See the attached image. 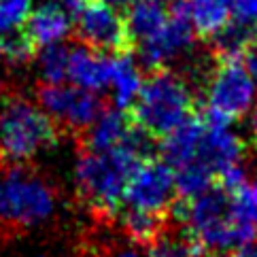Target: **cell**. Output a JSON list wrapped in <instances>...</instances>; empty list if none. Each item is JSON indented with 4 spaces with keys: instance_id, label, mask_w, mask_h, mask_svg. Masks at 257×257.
I'll return each instance as SVG.
<instances>
[{
    "instance_id": "6da1fadb",
    "label": "cell",
    "mask_w": 257,
    "mask_h": 257,
    "mask_svg": "<svg viewBox=\"0 0 257 257\" xmlns=\"http://www.w3.org/2000/svg\"><path fill=\"white\" fill-rule=\"evenodd\" d=\"M174 215L202 257H229L257 240V229L238 217L232 194L219 183L194 200H181Z\"/></svg>"
},
{
    "instance_id": "7a4b0ae2",
    "label": "cell",
    "mask_w": 257,
    "mask_h": 257,
    "mask_svg": "<svg viewBox=\"0 0 257 257\" xmlns=\"http://www.w3.org/2000/svg\"><path fill=\"white\" fill-rule=\"evenodd\" d=\"M143 162L141 155L125 145L108 153L85 149L75 164L79 200L98 217H119L127 183Z\"/></svg>"
},
{
    "instance_id": "3957f363",
    "label": "cell",
    "mask_w": 257,
    "mask_h": 257,
    "mask_svg": "<svg viewBox=\"0 0 257 257\" xmlns=\"http://www.w3.org/2000/svg\"><path fill=\"white\" fill-rule=\"evenodd\" d=\"M194 91L181 75L172 70H153L145 77L139 100L130 108V117L151 139H166L194 117Z\"/></svg>"
},
{
    "instance_id": "277c9868",
    "label": "cell",
    "mask_w": 257,
    "mask_h": 257,
    "mask_svg": "<svg viewBox=\"0 0 257 257\" xmlns=\"http://www.w3.org/2000/svg\"><path fill=\"white\" fill-rule=\"evenodd\" d=\"M58 136V123L39 104L11 100L0 111V160L11 166H22L53 147Z\"/></svg>"
},
{
    "instance_id": "5b68a950",
    "label": "cell",
    "mask_w": 257,
    "mask_h": 257,
    "mask_svg": "<svg viewBox=\"0 0 257 257\" xmlns=\"http://www.w3.org/2000/svg\"><path fill=\"white\" fill-rule=\"evenodd\" d=\"M56 191L41 174L26 166H11L0 174V223L30 229L56 213Z\"/></svg>"
},
{
    "instance_id": "8992f818",
    "label": "cell",
    "mask_w": 257,
    "mask_h": 257,
    "mask_svg": "<svg viewBox=\"0 0 257 257\" xmlns=\"http://www.w3.org/2000/svg\"><path fill=\"white\" fill-rule=\"evenodd\" d=\"M204 117L232 125L257 102V81L244 60H217L204 85Z\"/></svg>"
},
{
    "instance_id": "52a82bcc",
    "label": "cell",
    "mask_w": 257,
    "mask_h": 257,
    "mask_svg": "<svg viewBox=\"0 0 257 257\" xmlns=\"http://www.w3.org/2000/svg\"><path fill=\"white\" fill-rule=\"evenodd\" d=\"M177 191V177L174 170L164 160H145L134 170L125 189L123 208L141 210V213L168 217L170 206L174 204Z\"/></svg>"
},
{
    "instance_id": "ba28073f",
    "label": "cell",
    "mask_w": 257,
    "mask_h": 257,
    "mask_svg": "<svg viewBox=\"0 0 257 257\" xmlns=\"http://www.w3.org/2000/svg\"><path fill=\"white\" fill-rule=\"evenodd\" d=\"M75 26L79 39L91 49L119 56L134 47L125 15L106 0H89L83 13L75 20Z\"/></svg>"
},
{
    "instance_id": "9c48e42d",
    "label": "cell",
    "mask_w": 257,
    "mask_h": 257,
    "mask_svg": "<svg viewBox=\"0 0 257 257\" xmlns=\"http://www.w3.org/2000/svg\"><path fill=\"white\" fill-rule=\"evenodd\" d=\"M198 34L191 26L185 3L183 0H172L170 3V15L166 26L153 34L151 39L139 45V58L147 68L151 70H166L172 62L187 56L194 47Z\"/></svg>"
},
{
    "instance_id": "30bf717a",
    "label": "cell",
    "mask_w": 257,
    "mask_h": 257,
    "mask_svg": "<svg viewBox=\"0 0 257 257\" xmlns=\"http://www.w3.org/2000/svg\"><path fill=\"white\" fill-rule=\"evenodd\" d=\"M39 106L53 121L72 132H87L104 111L98 94L77 85H43L39 89Z\"/></svg>"
},
{
    "instance_id": "8fae6325",
    "label": "cell",
    "mask_w": 257,
    "mask_h": 257,
    "mask_svg": "<svg viewBox=\"0 0 257 257\" xmlns=\"http://www.w3.org/2000/svg\"><path fill=\"white\" fill-rule=\"evenodd\" d=\"M202 119H204V134H202L196 160L189 166L204 168L219 183L229 170L242 166L244 143L229 123L215 121V119H208L204 115Z\"/></svg>"
},
{
    "instance_id": "7c38bea8",
    "label": "cell",
    "mask_w": 257,
    "mask_h": 257,
    "mask_svg": "<svg viewBox=\"0 0 257 257\" xmlns=\"http://www.w3.org/2000/svg\"><path fill=\"white\" fill-rule=\"evenodd\" d=\"M115 72V56L98 49H91L87 45H77L70 49L68 56V83L81 89H87L91 94L111 89Z\"/></svg>"
},
{
    "instance_id": "4fadbf2b",
    "label": "cell",
    "mask_w": 257,
    "mask_h": 257,
    "mask_svg": "<svg viewBox=\"0 0 257 257\" xmlns=\"http://www.w3.org/2000/svg\"><path fill=\"white\" fill-rule=\"evenodd\" d=\"M72 26H75V20L64 11V7L58 0H47V3L32 9L22 30L28 34L36 49H45L51 45H62L64 39L72 32Z\"/></svg>"
},
{
    "instance_id": "5bb4252c",
    "label": "cell",
    "mask_w": 257,
    "mask_h": 257,
    "mask_svg": "<svg viewBox=\"0 0 257 257\" xmlns=\"http://www.w3.org/2000/svg\"><path fill=\"white\" fill-rule=\"evenodd\" d=\"M134 130V121L121 108H104L94 125L85 132V149L96 153H108L123 147Z\"/></svg>"
},
{
    "instance_id": "9a60e30c",
    "label": "cell",
    "mask_w": 257,
    "mask_h": 257,
    "mask_svg": "<svg viewBox=\"0 0 257 257\" xmlns=\"http://www.w3.org/2000/svg\"><path fill=\"white\" fill-rule=\"evenodd\" d=\"M200 39L215 41L234 22V0H183Z\"/></svg>"
},
{
    "instance_id": "2e32d148",
    "label": "cell",
    "mask_w": 257,
    "mask_h": 257,
    "mask_svg": "<svg viewBox=\"0 0 257 257\" xmlns=\"http://www.w3.org/2000/svg\"><path fill=\"white\" fill-rule=\"evenodd\" d=\"M202 134H204V119L194 115L185 125H181L177 132H172L162 141V160L172 170L194 164Z\"/></svg>"
},
{
    "instance_id": "e0dca14e",
    "label": "cell",
    "mask_w": 257,
    "mask_h": 257,
    "mask_svg": "<svg viewBox=\"0 0 257 257\" xmlns=\"http://www.w3.org/2000/svg\"><path fill=\"white\" fill-rule=\"evenodd\" d=\"M145 85L143 70L139 66V62H134L127 53H119L115 56V72L111 81V96L117 108H132L134 102L141 96V89Z\"/></svg>"
},
{
    "instance_id": "ac0fdd59",
    "label": "cell",
    "mask_w": 257,
    "mask_h": 257,
    "mask_svg": "<svg viewBox=\"0 0 257 257\" xmlns=\"http://www.w3.org/2000/svg\"><path fill=\"white\" fill-rule=\"evenodd\" d=\"M170 5L160 0H141L127 9V28L134 39V45H141L153 34H158L168 22Z\"/></svg>"
},
{
    "instance_id": "d6986e66",
    "label": "cell",
    "mask_w": 257,
    "mask_h": 257,
    "mask_svg": "<svg viewBox=\"0 0 257 257\" xmlns=\"http://www.w3.org/2000/svg\"><path fill=\"white\" fill-rule=\"evenodd\" d=\"M119 221H121L123 232L130 240L151 246L158 238H162L164 234H166L168 217L141 213V210H132V208H121Z\"/></svg>"
},
{
    "instance_id": "ffe728a7",
    "label": "cell",
    "mask_w": 257,
    "mask_h": 257,
    "mask_svg": "<svg viewBox=\"0 0 257 257\" xmlns=\"http://www.w3.org/2000/svg\"><path fill=\"white\" fill-rule=\"evenodd\" d=\"M213 43L219 60H244V56L257 43V30L251 26L232 22Z\"/></svg>"
},
{
    "instance_id": "44dd1931",
    "label": "cell",
    "mask_w": 257,
    "mask_h": 257,
    "mask_svg": "<svg viewBox=\"0 0 257 257\" xmlns=\"http://www.w3.org/2000/svg\"><path fill=\"white\" fill-rule=\"evenodd\" d=\"M68 56L70 49L66 45H51L39 53V70L43 85H62L68 81Z\"/></svg>"
},
{
    "instance_id": "7402d4cb",
    "label": "cell",
    "mask_w": 257,
    "mask_h": 257,
    "mask_svg": "<svg viewBox=\"0 0 257 257\" xmlns=\"http://www.w3.org/2000/svg\"><path fill=\"white\" fill-rule=\"evenodd\" d=\"M36 56V45L24 30L0 32V58L9 64H26Z\"/></svg>"
},
{
    "instance_id": "603a6c76",
    "label": "cell",
    "mask_w": 257,
    "mask_h": 257,
    "mask_svg": "<svg viewBox=\"0 0 257 257\" xmlns=\"http://www.w3.org/2000/svg\"><path fill=\"white\" fill-rule=\"evenodd\" d=\"M147 257H202V255L185 234L181 236L164 234L149 246Z\"/></svg>"
},
{
    "instance_id": "cb8c5ba5",
    "label": "cell",
    "mask_w": 257,
    "mask_h": 257,
    "mask_svg": "<svg viewBox=\"0 0 257 257\" xmlns=\"http://www.w3.org/2000/svg\"><path fill=\"white\" fill-rule=\"evenodd\" d=\"M32 13V0H0V32L22 30Z\"/></svg>"
},
{
    "instance_id": "d4e9b609",
    "label": "cell",
    "mask_w": 257,
    "mask_h": 257,
    "mask_svg": "<svg viewBox=\"0 0 257 257\" xmlns=\"http://www.w3.org/2000/svg\"><path fill=\"white\" fill-rule=\"evenodd\" d=\"M234 22L251 26H257V0H234Z\"/></svg>"
},
{
    "instance_id": "484cf974",
    "label": "cell",
    "mask_w": 257,
    "mask_h": 257,
    "mask_svg": "<svg viewBox=\"0 0 257 257\" xmlns=\"http://www.w3.org/2000/svg\"><path fill=\"white\" fill-rule=\"evenodd\" d=\"M58 3L64 7V11H66L72 20H77V17L83 13V9L89 5V0H58Z\"/></svg>"
},
{
    "instance_id": "4316f807",
    "label": "cell",
    "mask_w": 257,
    "mask_h": 257,
    "mask_svg": "<svg viewBox=\"0 0 257 257\" xmlns=\"http://www.w3.org/2000/svg\"><path fill=\"white\" fill-rule=\"evenodd\" d=\"M229 257H257V240L251 242V244H246V246H242V249L234 251Z\"/></svg>"
},
{
    "instance_id": "83f0119b",
    "label": "cell",
    "mask_w": 257,
    "mask_h": 257,
    "mask_svg": "<svg viewBox=\"0 0 257 257\" xmlns=\"http://www.w3.org/2000/svg\"><path fill=\"white\" fill-rule=\"evenodd\" d=\"M251 136H253V143H255V147H257V102H255L253 117H251Z\"/></svg>"
},
{
    "instance_id": "f1b7e54d",
    "label": "cell",
    "mask_w": 257,
    "mask_h": 257,
    "mask_svg": "<svg viewBox=\"0 0 257 257\" xmlns=\"http://www.w3.org/2000/svg\"><path fill=\"white\" fill-rule=\"evenodd\" d=\"M113 257H141V255L136 253L134 249H119V251H115Z\"/></svg>"
},
{
    "instance_id": "f546056e",
    "label": "cell",
    "mask_w": 257,
    "mask_h": 257,
    "mask_svg": "<svg viewBox=\"0 0 257 257\" xmlns=\"http://www.w3.org/2000/svg\"><path fill=\"white\" fill-rule=\"evenodd\" d=\"M34 257H47V255H34Z\"/></svg>"
}]
</instances>
